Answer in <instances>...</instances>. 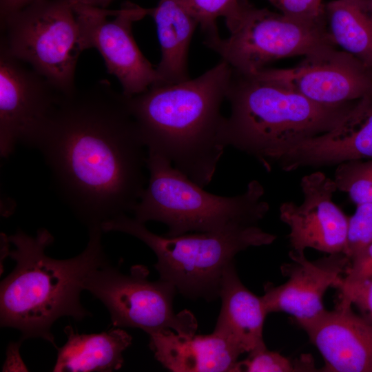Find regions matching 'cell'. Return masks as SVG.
<instances>
[{"mask_svg":"<svg viewBox=\"0 0 372 372\" xmlns=\"http://www.w3.org/2000/svg\"><path fill=\"white\" fill-rule=\"evenodd\" d=\"M88 231L85 249L63 260L45 254L54 240L45 229L38 230L35 236L21 230L8 236L15 247L8 255L17 264L1 282L0 323L19 330L21 342L41 338L56 347L51 331L58 319L90 316L80 301L84 282L92 271L110 262L102 245V229Z\"/></svg>","mask_w":372,"mask_h":372,"instance_id":"3957f363","label":"cell"},{"mask_svg":"<svg viewBox=\"0 0 372 372\" xmlns=\"http://www.w3.org/2000/svg\"><path fill=\"white\" fill-rule=\"evenodd\" d=\"M303 201L285 202L280 218L289 228L291 251L304 253L307 248L327 254H345L349 216L333 201L338 190L333 179L316 172L302 177Z\"/></svg>","mask_w":372,"mask_h":372,"instance_id":"4fadbf2b","label":"cell"},{"mask_svg":"<svg viewBox=\"0 0 372 372\" xmlns=\"http://www.w3.org/2000/svg\"><path fill=\"white\" fill-rule=\"evenodd\" d=\"M149 335V347L156 360L174 372H236L242 354L214 332L181 335L164 329Z\"/></svg>","mask_w":372,"mask_h":372,"instance_id":"e0dca14e","label":"cell"},{"mask_svg":"<svg viewBox=\"0 0 372 372\" xmlns=\"http://www.w3.org/2000/svg\"><path fill=\"white\" fill-rule=\"evenodd\" d=\"M310 354L289 358L280 353L269 351L267 347L249 353L243 360H238L236 372H313L319 371Z\"/></svg>","mask_w":372,"mask_h":372,"instance_id":"7402d4cb","label":"cell"},{"mask_svg":"<svg viewBox=\"0 0 372 372\" xmlns=\"http://www.w3.org/2000/svg\"><path fill=\"white\" fill-rule=\"evenodd\" d=\"M218 298L221 308L213 332L242 353L266 347L263 329L269 313L262 296L255 295L240 280L234 261L223 272Z\"/></svg>","mask_w":372,"mask_h":372,"instance_id":"ac0fdd59","label":"cell"},{"mask_svg":"<svg viewBox=\"0 0 372 372\" xmlns=\"http://www.w3.org/2000/svg\"><path fill=\"white\" fill-rule=\"evenodd\" d=\"M340 280L335 287L340 296L347 298L362 311L363 316L372 322V278L353 283H343Z\"/></svg>","mask_w":372,"mask_h":372,"instance_id":"4316f807","label":"cell"},{"mask_svg":"<svg viewBox=\"0 0 372 372\" xmlns=\"http://www.w3.org/2000/svg\"><path fill=\"white\" fill-rule=\"evenodd\" d=\"M280 13L300 19L314 20L325 17L322 0H268Z\"/></svg>","mask_w":372,"mask_h":372,"instance_id":"484cf974","label":"cell"},{"mask_svg":"<svg viewBox=\"0 0 372 372\" xmlns=\"http://www.w3.org/2000/svg\"><path fill=\"white\" fill-rule=\"evenodd\" d=\"M34 0H0L1 20L22 9Z\"/></svg>","mask_w":372,"mask_h":372,"instance_id":"f1b7e54d","label":"cell"},{"mask_svg":"<svg viewBox=\"0 0 372 372\" xmlns=\"http://www.w3.org/2000/svg\"><path fill=\"white\" fill-rule=\"evenodd\" d=\"M226 100L230 105L226 145L254 156L267 169L293 147L333 129L357 101L319 104L280 84L234 70Z\"/></svg>","mask_w":372,"mask_h":372,"instance_id":"277c9868","label":"cell"},{"mask_svg":"<svg viewBox=\"0 0 372 372\" xmlns=\"http://www.w3.org/2000/svg\"><path fill=\"white\" fill-rule=\"evenodd\" d=\"M372 278V242L353 258L340 282L353 283Z\"/></svg>","mask_w":372,"mask_h":372,"instance_id":"83f0119b","label":"cell"},{"mask_svg":"<svg viewBox=\"0 0 372 372\" xmlns=\"http://www.w3.org/2000/svg\"><path fill=\"white\" fill-rule=\"evenodd\" d=\"M0 47L44 76L59 92L76 90L80 30L68 0H34L1 20Z\"/></svg>","mask_w":372,"mask_h":372,"instance_id":"ba28073f","label":"cell"},{"mask_svg":"<svg viewBox=\"0 0 372 372\" xmlns=\"http://www.w3.org/2000/svg\"><path fill=\"white\" fill-rule=\"evenodd\" d=\"M289 262L280 267L287 281L280 285L267 282L262 296L268 313L285 312L298 324L320 315L326 309L323 298L330 287H336L350 264L342 253L328 254L315 260L304 253L290 251Z\"/></svg>","mask_w":372,"mask_h":372,"instance_id":"5bb4252c","label":"cell"},{"mask_svg":"<svg viewBox=\"0 0 372 372\" xmlns=\"http://www.w3.org/2000/svg\"><path fill=\"white\" fill-rule=\"evenodd\" d=\"M150 14L156 23L161 51L156 67L159 77L156 84H174L189 79L188 51L198 23L182 0H160L151 8Z\"/></svg>","mask_w":372,"mask_h":372,"instance_id":"ffe728a7","label":"cell"},{"mask_svg":"<svg viewBox=\"0 0 372 372\" xmlns=\"http://www.w3.org/2000/svg\"><path fill=\"white\" fill-rule=\"evenodd\" d=\"M372 158V94L356 101L331 130L307 139L276 161L290 172L304 167L339 165Z\"/></svg>","mask_w":372,"mask_h":372,"instance_id":"2e32d148","label":"cell"},{"mask_svg":"<svg viewBox=\"0 0 372 372\" xmlns=\"http://www.w3.org/2000/svg\"><path fill=\"white\" fill-rule=\"evenodd\" d=\"M232 72L230 65L220 59L196 78L154 84L127 96L147 152L165 156L203 187L211 181L227 147V117L222 114L221 106Z\"/></svg>","mask_w":372,"mask_h":372,"instance_id":"7a4b0ae2","label":"cell"},{"mask_svg":"<svg viewBox=\"0 0 372 372\" xmlns=\"http://www.w3.org/2000/svg\"><path fill=\"white\" fill-rule=\"evenodd\" d=\"M32 147L88 229L133 212L146 187L147 147L127 96L107 80L63 94Z\"/></svg>","mask_w":372,"mask_h":372,"instance_id":"6da1fadb","label":"cell"},{"mask_svg":"<svg viewBox=\"0 0 372 372\" xmlns=\"http://www.w3.org/2000/svg\"><path fill=\"white\" fill-rule=\"evenodd\" d=\"M63 94L27 63L0 47V154L17 144L30 147L54 114Z\"/></svg>","mask_w":372,"mask_h":372,"instance_id":"8fae6325","label":"cell"},{"mask_svg":"<svg viewBox=\"0 0 372 372\" xmlns=\"http://www.w3.org/2000/svg\"><path fill=\"white\" fill-rule=\"evenodd\" d=\"M254 75L326 105L356 101L372 94V68L335 46L304 56L294 68H265Z\"/></svg>","mask_w":372,"mask_h":372,"instance_id":"7c38bea8","label":"cell"},{"mask_svg":"<svg viewBox=\"0 0 372 372\" xmlns=\"http://www.w3.org/2000/svg\"><path fill=\"white\" fill-rule=\"evenodd\" d=\"M148 270L134 266L123 274L110 263L92 271L84 282L88 291L107 308L114 327L141 329L149 333L171 329L181 335H194L197 322L187 310L175 313L177 290L169 282L147 279Z\"/></svg>","mask_w":372,"mask_h":372,"instance_id":"9c48e42d","label":"cell"},{"mask_svg":"<svg viewBox=\"0 0 372 372\" xmlns=\"http://www.w3.org/2000/svg\"><path fill=\"white\" fill-rule=\"evenodd\" d=\"M372 242V203L356 205L354 214L349 216L347 243L345 255L351 260Z\"/></svg>","mask_w":372,"mask_h":372,"instance_id":"cb8c5ba5","label":"cell"},{"mask_svg":"<svg viewBox=\"0 0 372 372\" xmlns=\"http://www.w3.org/2000/svg\"><path fill=\"white\" fill-rule=\"evenodd\" d=\"M236 0H182L204 33L217 32L216 19L223 17Z\"/></svg>","mask_w":372,"mask_h":372,"instance_id":"d4e9b609","label":"cell"},{"mask_svg":"<svg viewBox=\"0 0 372 372\" xmlns=\"http://www.w3.org/2000/svg\"><path fill=\"white\" fill-rule=\"evenodd\" d=\"M333 180L355 205L372 203V158L353 160L337 165Z\"/></svg>","mask_w":372,"mask_h":372,"instance_id":"603a6c76","label":"cell"},{"mask_svg":"<svg viewBox=\"0 0 372 372\" xmlns=\"http://www.w3.org/2000/svg\"><path fill=\"white\" fill-rule=\"evenodd\" d=\"M340 296L336 307L299 324L322 356V371L372 372V322Z\"/></svg>","mask_w":372,"mask_h":372,"instance_id":"9a60e30c","label":"cell"},{"mask_svg":"<svg viewBox=\"0 0 372 372\" xmlns=\"http://www.w3.org/2000/svg\"><path fill=\"white\" fill-rule=\"evenodd\" d=\"M229 35L205 34L203 43L236 72L254 75L281 59L306 56L335 46L329 34L326 16L305 20L289 17L247 0H236L224 14Z\"/></svg>","mask_w":372,"mask_h":372,"instance_id":"52a82bcc","label":"cell"},{"mask_svg":"<svg viewBox=\"0 0 372 372\" xmlns=\"http://www.w3.org/2000/svg\"><path fill=\"white\" fill-rule=\"evenodd\" d=\"M101 229L104 232L125 233L141 240L155 254L154 267L161 279L172 283L186 298L207 301L218 298L223 272L239 252L251 247L269 245L276 239V235L258 225L160 236L126 214L106 221Z\"/></svg>","mask_w":372,"mask_h":372,"instance_id":"8992f818","label":"cell"},{"mask_svg":"<svg viewBox=\"0 0 372 372\" xmlns=\"http://www.w3.org/2000/svg\"><path fill=\"white\" fill-rule=\"evenodd\" d=\"M324 9L335 45L372 68V0H333Z\"/></svg>","mask_w":372,"mask_h":372,"instance_id":"44dd1931","label":"cell"},{"mask_svg":"<svg viewBox=\"0 0 372 372\" xmlns=\"http://www.w3.org/2000/svg\"><path fill=\"white\" fill-rule=\"evenodd\" d=\"M146 163L149 178L133 210L134 218L164 223L165 236L258 225L269 209L258 180L250 181L241 194L221 196L205 191L159 154L147 152Z\"/></svg>","mask_w":372,"mask_h":372,"instance_id":"5b68a950","label":"cell"},{"mask_svg":"<svg viewBox=\"0 0 372 372\" xmlns=\"http://www.w3.org/2000/svg\"><path fill=\"white\" fill-rule=\"evenodd\" d=\"M114 0H68L71 5L83 4L87 6L105 8Z\"/></svg>","mask_w":372,"mask_h":372,"instance_id":"f546056e","label":"cell"},{"mask_svg":"<svg viewBox=\"0 0 372 372\" xmlns=\"http://www.w3.org/2000/svg\"><path fill=\"white\" fill-rule=\"evenodd\" d=\"M83 50L96 49L107 71L119 81L122 92L132 96L159 81L156 68L140 50L132 34L133 23L150 14L151 8L127 3L118 10L72 5Z\"/></svg>","mask_w":372,"mask_h":372,"instance_id":"30bf717a","label":"cell"},{"mask_svg":"<svg viewBox=\"0 0 372 372\" xmlns=\"http://www.w3.org/2000/svg\"><path fill=\"white\" fill-rule=\"evenodd\" d=\"M66 342L56 347L54 372H110L123 364V353L132 344V336L121 327L99 333L76 332L70 326L64 329Z\"/></svg>","mask_w":372,"mask_h":372,"instance_id":"d6986e66","label":"cell"}]
</instances>
